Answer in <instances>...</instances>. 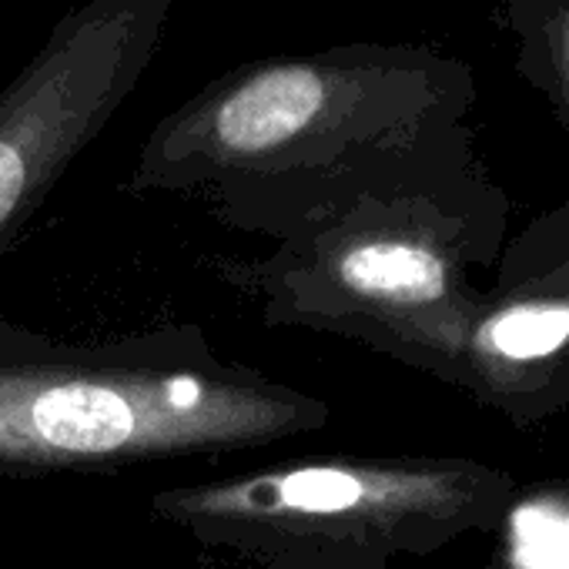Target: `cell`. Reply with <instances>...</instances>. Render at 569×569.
Instances as JSON below:
<instances>
[{
  "mask_svg": "<svg viewBox=\"0 0 569 569\" xmlns=\"http://www.w3.org/2000/svg\"><path fill=\"white\" fill-rule=\"evenodd\" d=\"M469 98V68L426 44L258 58L164 114L131 184L201 191L228 218L274 228L346 174L442 131Z\"/></svg>",
  "mask_w": 569,
  "mask_h": 569,
  "instance_id": "obj_1",
  "label": "cell"
},
{
  "mask_svg": "<svg viewBox=\"0 0 569 569\" xmlns=\"http://www.w3.org/2000/svg\"><path fill=\"white\" fill-rule=\"evenodd\" d=\"M319 419L316 399L194 346L0 342V472L111 469L268 446Z\"/></svg>",
  "mask_w": 569,
  "mask_h": 569,
  "instance_id": "obj_2",
  "label": "cell"
},
{
  "mask_svg": "<svg viewBox=\"0 0 569 569\" xmlns=\"http://www.w3.org/2000/svg\"><path fill=\"white\" fill-rule=\"evenodd\" d=\"M174 0H84L0 91V251L134 94Z\"/></svg>",
  "mask_w": 569,
  "mask_h": 569,
  "instance_id": "obj_3",
  "label": "cell"
},
{
  "mask_svg": "<svg viewBox=\"0 0 569 569\" xmlns=\"http://www.w3.org/2000/svg\"><path fill=\"white\" fill-rule=\"evenodd\" d=\"M496 21L512 38L519 74L569 118V0H502Z\"/></svg>",
  "mask_w": 569,
  "mask_h": 569,
  "instance_id": "obj_4",
  "label": "cell"
},
{
  "mask_svg": "<svg viewBox=\"0 0 569 569\" xmlns=\"http://www.w3.org/2000/svg\"><path fill=\"white\" fill-rule=\"evenodd\" d=\"M482 342L509 362L546 359L569 342V306L562 302L509 306L486 322Z\"/></svg>",
  "mask_w": 569,
  "mask_h": 569,
  "instance_id": "obj_5",
  "label": "cell"
},
{
  "mask_svg": "<svg viewBox=\"0 0 569 569\" xmlns=\"http://www.w3.org/2000/svg\"><path fill=\"white\" fill-rule=\"evenodd\" d=\"M512 556L519 569H569V509L552 502L519 506L512 516Z\"/></svg>",
  "mask_w": 569,
  "mask_h": 569,
  "instance_id": "obj_6",
  "label": "cell"
}]
</instances>
